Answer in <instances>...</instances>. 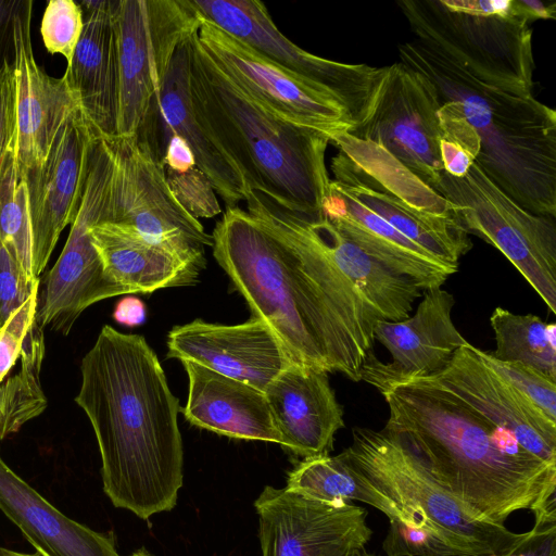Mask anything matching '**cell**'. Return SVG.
Returning <instances> with one entry per match:
<instances>
[{
    "mask_svg": "<svg viewBox=\"0 0 556 556\" xmlns=\"http://www.w3.org/2000/svg\"><path fill=\"white\" fill-rule=\"evenodd\" d=\"M455 300L442 287L426 290L413 316L403 320H378L374 340L391 354L380 362L370 351L362 366L361 380L382 395L394 387L427 378L443 370L456 351L468 341L454 325Z\"/></svg>",
    "mask_w": 556,
    "mask_h": 556,
    "instance_id": "obj_18",
    "label": "cell"
},
{
    "mask_svg": "<svg viewBox=\"0 0 556 556\" xmlns=\"http://www.w3.org/2000/svg\"><path fill=\"white\" fill-rule=\"evenodd\" d=\"M190 88L203 123L242 172L250 189L306 213L329 193L327 134L276 116L243 91L191 39Z\"/></svg>",
    "mask_w": 556,
    "mask_h": 556,
    "instance_id": "obj_5",
    "label": "cell"
},
{
    "mask_svg": "<svg viewBox=\"0 0 556 556\" xmlns=\"http://www.w3.org/2000/svg\"><path fill=\"white\" fill-rule=\"evenodd\" d=\"M193 152L179 136H172L162 153L161 167L164 172L184 173L195 167Z\"/></svg>",
    "mask_w": 556,
    "mask_h": 556,
    "instance_id": "obj_44",
    "label": "cell"
},
{
    "mask_svg": "<svg viewBox=\"0 0 556 556\" xmlns=\"http://www.w3.org/2000/svg\"><path fill=\"white\" fill-rule=\"evenodd\" d=\"M192 36L174 52L160 89L135 137L160 166L167 140L174 135L181 137L191 148L197 167L207 177L216 194L227 208L236 207L245 200L250 188L240 168L194 108L190 88Z\"/></svg>",
    "mask_w": 556,
    "mask_h": 556,
    "instance_id": "obj_16",
    "label": "cell"
},
{
    "mask_svg": "<svg viewBox=\"0 0 556 556\" xmlns=\"http://www.w3.org/2000/svg\"><path fill=\"white\" fill-rule=\"evenodd\" d=\"M435 191L454 204L466 231L501 251L556 313L555 218L522 208L476 163L462 178L443 172Z\"/></svg>",
    "mask_w": 556,
    "mask_h": 556,
    "instance_id": "obj_7",
    "label": "cell"
},
{
    "mask_svg": "<svg viewBox=\"0 0 556 556\" xmlns=\"http://www.w3.org/2000/svg\"><path fill=\"white\" fill-rule=\"evenodd\" d=\"M0 510L39 556H119L112 533L94 531L48 502L0 456Z\"/></svg>",
    "mask_w": 556,
    "mask_h": 556,
    "instance_id": "obj_28",
    "label": "cell"
},
{
    "mask_svg": "<svg viewBox=\"0 0 556 556\" xmlns=\"http://www.w3.org/2000/svg\"><path fill=\"white\" fill-rule=\"evenodd\" d=\"M400 62L424 75L438 97L457 102L480 137L476 164L526 211L556 216V113L520 81L466 64L414 39Z\"/></svg>",
    "mask_w": 556,
    "mask_h": 556,
    "instance_id": "obj_3",
    "label": "cell"
},
{
    "mask_svg": "<svg viewBox=\"0 0 556 556\" xmlns=\"http://www.w3.org/2000/svg\"><path fill=\"white\" fill-rule=\"evenodd\" d=\"M415 39L466 64L533 87L530 23L515 16L482 17L447 10L440 0H403Z\"/></svg>",
    "mask_w": 556,
    "mask_h": 556,
    "instance_id": "obj_14",
    "label": "cell"
},
{
    "mask_svg": "<svg viewBox=\"0 0 556 556\" xmlns=\"http://www.w3.org/2000/svg\"><path fill=\"white\" fill-rule=\"evenodd\" d=\"M507 556H556V513L534 518L527 539Z\"/></svg>",
    "mask_w": 556,
    "mask_h": 556,
    "instance_id": "obj_42",
    "label": "cell"
},
{
    "mask_svg": "<svg viewBox=\"0 0 556 556\" xmlns=\"http://www.w3.org/2000/svg\"><path fill=\"white\" fill-rule=\"evenodd\" d=\"M320 212L366 254L391 271L410 279L421 291L442 287L458 269L407 239L332 179Z\"/></svg>",
    "mask_w": 556,
    "mask_h": 556,
    "instance_id": "obj_25",
    "label": "cell"
},
{
    "mask_svg": "<svg viewBox=\"0 0 556 556\" xmlns=\"http://www.w3.org/2000/svg\"><path fill=\"white\" fill-rule=\"evenodd\" d=\"M0 556H39V555L38 554H27V553L9 549L5 547H0Z\"/></svg>",
    "mask_w": 556,
    "mask_h": 556,
    "instance_id": "obj_48",
    "label": "cell"
},
{
    "mask_svg": "<svg viewBox=\"0 0 556 556\" xmlns=\"http://www.w3.org/2000/svg\"><path fill=\"white\" fill-rule=\"evenodd\" d=\"M496 348L489 353L503 363L529 367L556 380V326L533 314L496 307L490 317Z\"/></svg>",
    "mask_w": 556,
    "mask_h": 556,
    "instance_id": "obj_32",
    "label": "cell"
},
{
    "mask_svg": "<svg viewBox=\"0 0 556 556\" xmlns=\"http://www.w3.org/2000/svg\"><path fill=\"white\" fill-rule=\"evenodd\" d=\"M339 455L396 504L407 526L428 530L462 556H507L529 534L478 519L383 429L353 428L352 444Z\"/></svg>",
    "mask_w": 556,
    "mask_h": 556,
    "instance_id": "obj_6",
    "label": "cell"
},
{
    "mask_svg": "<svg viewBox=\"0 0 556 556\" xmlns=\"http://www.w3.org/2000/svg\"><path fill=\"white\" fill-rule=\"evenodd\" d=\"M96 137L77 111L60 128L46 161L37 168L23 170L36 277L46 268L61 232L78 213Z\"/></svg>",
    "mask_w": 556,
    "mask_h": 556,
    "instance_id": "obj_19",
    "label": "cell"
},
{
    "mask_svg": "<svg viewBox=\"0 0 556 556\" xmlns=\"http://www.w3.org/2000/svg\"><path fill=\"white\" fill-rule=\"evenodd\" d=\"M438 110L433 85L396 62L380 67L364 118L346 131L384 148L435 191L443 173Z\"/></svg>",
    "mask_w": 556,
    "mask_h": 556,
    "instance_id": "obj_11",
    "label": "cell"
},
{
    "mask_svg": "<svg viewBox=\"0 0 556 556\" xmlns=\"http://www.w3.org/2000/svg\"><path fill=\"white\" fill-rule=\"evenodd\" d=\"M84 28L81 7L73 0H50L45 9L40 34L51 54L62 55L67 63L80 39Z\"/></svg>",
    "mask_w": 556,
    "mask_h": 556,
    "instance_id": "obj_35",
    "label": "cell"
},
{
    "mask_svg": "<svg viewBox=\"0 0 556 556\" xmlns=\"http://www.w3.org/2000/svg\"><path fill=\"white\" fill-rule=\"evenodd\" d=\"M22 0H0V68L13 61V21Z\"/></svg>",
    "mask_w": 556,
    "mask_h": 556,
    "instance_id": "obj_45",
    "label": "cell"
},
{
    "mask_svg": "<svg viewBox=\"0 0 556 556\" xmlns=\"http://www.w3.org/2000/svg\"><path fill=\"white\" fill-rule=\"evenodd\" d=\"M479 415L508 431L529 453L556 465V421L546 417L490 368L478 348H459L448 365L430 377Z\"/></svg>",
    "mask_w": 556,
    "mask_h": 556,
    "instance_id": "obj_22",
    "label": "cell"
},
{
    "mask_svg": "<svg viewBox=\"0 0 556 556\" xmlns=\"http://www.w3.org/2000/svg\"><path fill=\"white\" fill-rule=\"evenodd\" d=\"M478 353L490 368L508 381L546 417L556 421V380L520 364L500 362L480 349Z\"/></svg>",
    "mask_w": 556,
    "mask_h": 556,
    "instance_id": "obj_36",
    "label": "cell"
},
{
    "mask_svg": "<svg viewBox=\"0 0 556 556\" xmlns=\"http://www.w3.org/2000/svg\"><path fill=\"white\" fill-rule=\"evenodd\" d=\"M199 15L248 45L312 88L334 98L352 127L365 116L380 67L326 60L282 35L258 0H190Z\"/></svg>",
    "mask_w": 556,
    "mask_h": 556,
    "instance_id": "obj_10",
    "label": "cell"
},
{
    "mask_svg": "<svg viewBox=\"0 0 556 556\" xmlns=\"http://www.w3.org/2000/svg\"><path fill=\"white\" fill-rule=\"evenodd\" d=\"M34 1L22 0L13 21L15 84L14 147L22 170L39 167L67 118L79 111L62 76H50L36 61L31 45Z\"/></svg>",
    "mask_w": 556,
    "mask_h": 556,
    "instance_id": "obj_20",
    "label": "cell"
},
{
    "mask_svg": "<svg viewBox=\"0 0 556 556\" xmlns=\"http://www.w3.org/2000/svg\"><path fill=\"white\" fill-rule=\"evenodd\" d=\"M556 3L541 0H511L510 16L522 18L529 23L534 20H554Z\"/></svg>",
    "mask_w": 556,
    "mask_h": 556,
    "instance_id": "obj_46",
    "label": "cell"
},
{
    "mask_svg": "<svg viewBox=\"0 0 556 556\" xmlns=\"http://www.w3.org/2000/svg\"><path fill=\"white\" fill-rule=\"evenodd\" d=\"M117 0L83 1L84 28L63 75L97 137H116L118 117Z\"/></svg>",
    "mask_w": 556,
    "mask_h": 556,
    "instance_id": "obj_24",
    "label": "cell"
},
{
    "mask_svg": "<svg viewBox=\"0 0 556 556\" xmlns=\"http://www.w3.org/2000/svg\"><path fill=\"white\" fill-rule=\"evenodd\" d=\"M438 116L442 131L439 151L443 172L462 178L479 155L480 137L454 100L439 98Z\"/></svg>",
    "mask_w": 556,
    "mask_h": 556,
    "instance_id": "obj_34",
    "label": "cell"
},
{
    "mask_svg": "<svg viewBox=\"0 0 556 556\" xmlns=\"http://www.w3.org/2000/svg\"><path fill=\"white\" fill-rule=\"evenodd\" d=\"M328 137L362 172L408 206L437 216H455L453 203L426 185L384 148L346 130L333 131Z\"/></svg>",
    "mask_w": 556,
    "mask_h": 556,
    "instance_id": "obj_31",
    "label": "cell"
},
{
    "mask_svg": "<svg viewBox=\"0 0 556 556\" xmlns=\"http://www.w3.org/2000/svg\"><path fill=\"white\" fill-rule=\"evenodd\" d=\"M130 556H150L144 549L137 551L136 553L131 554Z\"/></svg>",
    "mask_w": 556,
    "mask_h": 556,
    "instance_id": "obj_50",
    "label": "cell"
},
{
    "mask_svg": "<svg viewBox=\"0 0 556 556\" xmlns=\"http://www.w3.org/2000/svg\"><path fill=\"white\" fill-rule=\"evenodd\" d=\"M286 489L332 505L363 502L383 513L389 520L407 526V519L396 504L340 455L304 458L289 472Z\"/></svg>",
    "mask_w": 556,
    "mask_h": 556,
    "instance_id": "obj_30",
    "label": "cell"
},
{
    "mask_svg": "<svg viewBox=\"0 0 556 556\" xmlns=\"http://www.w3.org/2000/svg\"><path fill=\"white\" fill-rule=\"evenodd\" d=\"M189 379L182 408L193 426L233 439L280 444L265 392L195 362H181Z\"/></svg>",
    "mask_w": 556,
    "mask_h": 556,
    "instance_id": "obj_27",
    "label": "cell"
},
{
    "mask_svg": "<svg viewBox=\"0 0 556 556\" xmlns=\"http://www.w3.org/2000/svg\"><path fill=\"white\" fill-rule=\"evenodd\" d=\"M47 405L48 401L40 381L0 397V442L41 415Z\"/></svg>",
    "mask_w": 556,
    "mask_h": 556,
    "instance_id": "obj_40",
    "label": "cell"
},
{
    "mask_svg": "<svg viewBox=\"0 0 556 556\" xmlns=\"http://www.w3.org/2000/svg\"><path fill=\"white\" fill-rule=\"evenodd\" d=\"M350 556H379V555L370 553V552L366 551L365 548H362V549L355 551Z\"/></svg>",
    "mask_w": 556,
    "mask_h": 556,
    "instance_id": "obj_49",
    "label": "cell"
},
{
    "mask_svg": "<svg viewBox=\"0 0 556 556\" xmlns=\"http://www.w3.org/2000/svg\"><path fill=\"white\" fill-rule=\"evenodd\" d=\"M106 140L113 152V173L104 222L128 226L182 252L201 253L212 247V235L179 204L164 170L136 137Z\"/></svg>",
    "mask_w": 556,
    "mask_h": 556,
    "instance_id": "obj_12",
    "label": "cell"
},
{
    "mask_svg": "<svg viewBox=\"0 0 556 556\" xmlns=\"http://www.w3.org/2000/svg\"><path fill=\"white\" fill-rule=\"evenodd\" d=\"M15 139V84L12 62L0 68V176Z\"/></svg>",
    "mask_w": 556,
    "mask_h": 556,
    "instance_id": "obj_41",
    "label": "cell"
},
{
    "mask_svg": "<svg viewBox=\"0 0 556 556\" xmlns=\"http://www.w3.org/2000/svg\"><path fill=\"white\" fill-rule=\"evenodd\" d=\"M197 37L215 63L253 100L281 119L327 135L349 130L344 106L201 17Z\"/></svg>",
    "mask_w": 556,
    "mask_h": 556,
    "instance_id": "obj_15",
    "label": "cell"
},
{
    "mask_svg": "<svg viewBox=\"0 0 556 556\" xmlns=\"http://www.w3.org/2000/svg\"><path fill=\"white\" fill-rule=\"evenodd\" d=\"M167 349V357L195 362L263 392L294 364L270 328L253 316L237 325L195 319L175 326Z\"/></svg>",
    "mask_w": 556,
    "mask_h": 556,
    "instance_id": "obj_21",
    "label": "cell"
},
{
    "mask_svg": "<svg viewBox=\"0 0 556 556\" xmlns=\"http://www.w3.org/2000/svg\"><path fill=\"white\" fill-rule=\"evenodd\" d=\"M383 428L478 519L504 525L518 510L556 511V465L525 450L430 377L383 394Z\"/></svg>",
    "mask_w": 556,
    "mask_h": 556,
    "instance_id": "obj_2",
    "label": "cell"
},
{
    "mask_svg": "<svg viewBox=\"0 0 556 556\" xmlns=\"http://www.w3.org/2000/svg\"><path fill=\"white\" fill-rule=\"evenodd\" d=\"M331 170L332 180L342 190L441 262L458 268L459 258L471 249L468 232L455 216H437L408 206L383 190L342 152L332 157Z\"/></svg>",
    "mask_w": 556,
    "mask_h": 556,
    "instance_id": "obj_29",
    "label": "cell"
},
{
    "mask_svg": "<svg viewBox=\"0 0 556 556\" xmlns=\"http://www.w3.org/2000/svg\"><path fill=\"white\" fill-rule=\"evenodd\" d=\"M389 521L388 533L382 542L386 556H462L424 528Z\"/></svg>",
    "mask_w": 556,
    "mask_h": 556,
    "instance_id": "obj_38",
    "label": "cell"
},
{
    "mask_svg": "<svg viewBox=\"0 0 556 556\" xmlns=\"http://www.w3.org/2000/svg\"><path fill=\"white\" fill-rule=\"evenodd\" d=\"M80 376L75 402L93 429L106 496L144 520L172 510L184 480L180 407L152 348L104 325Z\"/></svg>",
    "mask_w": 556,
    "mask_h": 556,
    "instance_id": "obj_1",
    "label": "cell"
},
{
    "mask_svg": "<svg viewBox=\"0 0 556 556\" xmlns=\"http://www.w3.org/2000/svg\"><path fill=\"white\" fill-rule=\"evenodd\" d=\"M244 202L251 216L275 223L313 247L378 320L409 317L420 288L366 254L320 211L302 212L255 189L248 191Z\"/></svg>",
    "mask_w": 556,
    "mask_h": 556,
    "instance_id": "obj_13",
    "label": "cell"
},
{
    "mask_svg": "<svg viewBox=\"0 0 556 556\" xmlns=\"http://www.w3.org/2000/svg\"><path fill=\"white\" fill-rule=\"evenodd\" d=\"M13 254L0 243V329L10 315L38 290Z\"/></svg>",
    "mask_w": 556,
    "mask_h": 556,
    "instance_id": "obj_39",
    "label": "cell"
},
{
    "mask_svg": "<svg viewBox=\"0 0 556 556\" xmlns=\"http://www.w3.org/2000/svg\"><path fill=\"white\" fill-rule=\"evenodd\" d=\"M450 11L482 17L510 16L511 0H440Z\"/></svg>",
    "mask_w": 556,
    "mask_h": 556,
    "instance_id": "obj_43",
    "label": "cell"
},
{
    "mask_svg": "<svg viewBox=\"0 0 556 556\" xmlns=\"http://www.w3.org/2000/svg\"><path fill=\"white\" fill-rule=\"evenodd\" d=\"M118 117L116 137H134L178 46L198 31L190 0H117Z\"/></svg>",
    "mask_w": 556,
    "mask_h": 556,
    "instance_id": "obj_9",
    "label": "cell"
},
{
    "mask_svg": "<svg viewBox=\"0 0 556 556\" xmlns=\"http://www.w3.org/2000/svg\"><path fill=\"white\" fill-rule=\"evenodd\" d=\"M265 396L280 445L303 459L329 454L344 419L326 370L292 364L268 384Z\"/></svg>",
    "mask_w": 556,
    "mask_h": 556,
    "instance_id": "obj_23",
    "label": "cell"
},
{
    "mask_svg": "<svg viewBox=\"0 0 556 556\" xmlns=\"http://www.w3.org/2000/svg\"><path fill=\"white\" fill-rule=\"evenodd\" d=\"M147 316L146 304L137 296L127 295L119 300L114 308L113 318L127 327L140 326Z\"/></svg>",
    "mask_w": 556,
    "mask_h": 556,
    "instance_id": "obj_47",
    "label": "cell"
},
{
    "mask_svg": "<svg viewBox=\"0 0 556 556\" xmlns=\"http://www.w3.org/2000/svg\"><path fill=\"white\" fill-rule=\"evenodd\" d=\"M213 255L294 364L361 381L366 356L298 254L247 211L227 208L213 233Z\"/></svg>",
    "mask_w": 556,
    "mask_h": 556,
    "instance_id": "obj_4",
    "label": "cell"
},
{
    "mask_svg": "<svg viewBox=\"0 0 556 556\" xmlns=\"http://www.w3.org/2000/svg\"><path fill=\"white\" fill-rule=\"evenodd\" d=\"M0 243L13 254L31 280H38L33 269L27 185L14 143L5 156L0 176Z\"/></svg>",
    "mask_w": 556,
    "mask_h": 556,
    "instance_id": "obj_33",
    "label": "cell"
},
{
    "mask_svg": "<svg viewBox=\"0 0 556 556\" xmlns=\"http://www.w3.org/2000/svg\"><path fill=\"white\" fill-rule=\"evenodd\" d=\"M167 185L179 204L195 219L222 212L207 177L195 166L184 173L164 172Z\"/></svg>",
    "mask_w": 556,
    "mask_h": 556,
    "instance_id": "obj_37",
    "label": "cell"
},
{
    "mask_svg": "<svg viewBox=\"0 0 556 556\" xmlns=\"http://www.w3.org/2000/svg\"><path fill=\"white\" fill-rule=\"evenodd\" d=\"M262 556H350L372 536L367 510L267 485L254 503Z\"/></svg>",
    "mask_w": 556,
    "mask_h": 556,
    "instance_id": "obj_17",
    "label": "cell"
},
{
    "mask_svg": "<svg viewBox=\"0 0 556 556\" xmlns=\"http://www.w3.org/2000/svg\"><path fill=\"white\" fill-rule=\"evenodd\" d=\"M113 173V152L106 139L93 141L84 194L65 245L45 279L38 296L36 324L63 336L92 304L129 292L104 270L92 243L91 228L104 222Z\"/></svg>",
    "mask_w": 556,
    "mask_h": 556,
    "instance_id": "obj_8",
    "label": "cell"
},
{
    "mask_svg": "<svg viewBox=\"0 0 556 556\" xmlns=\"http://www.w3.org/2000/svg\"><path fill=\"white\" fill-rule=\"evenodd\" d=\"M90 232L105 273L129 294L194 285L205 267L204 252L179 251L125 225L101 222Z\"/></svg>",
    "mask_w": 556,
    "mask_h": 556,
    "instance_id": "obj_26",
    "label": "cell"
}]
</instances>
